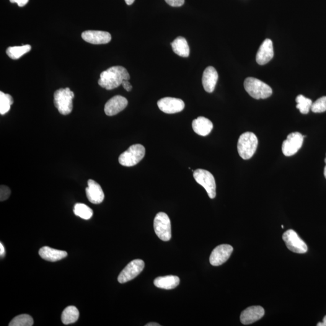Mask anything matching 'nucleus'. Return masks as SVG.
I'll list each match as a JSON object with an SVG mask.
<instances>
[{
  "instance_id": "34",
  "label": "nucleus",
  "mask_w": 326,
  "mask_h": 326,
  "mask_svg": "<svg viewBox=\"0 0 326 326\" xmlns=\"http://www.w3.org/2000/svg\"><path fill=\"white\" fill-rule=\"evenodd\" d=\"M5 254H6V252H5L4 246L1 242L0 243V256L1 258L4 257Z\"/></svg>"
},
{
  "instance_id": "33",
  "label": "nucleus",
  "mask_w": 326,
  "mask_h": 326,
  "mask_svg": "<svg viewBox=\"0 0 326 326\" xmlns=\"http://www.w3.org/2000/svg\"><path fill=\"white\" fill-rule=\"evenodd\" d=\"M12 3H17L20 7L24 6L27 4L28 0H10Z\"/></svg>"
},
{
  "instance_id": "23",
  "label": "nucleus",
  "mask_w": 326,
  "mask_h": 326,
  "mask_svg": "<svg viewBox=\"0 0 326 326\" xmlns=\"http://www.w3.org/2000/svg\"><path fill=\"white\" fill-rule=\"evenodd\" d=\"M79 312L77 307L70 306H68L64 310L62 314V322L64 325L72 324L76 322L79 319Z\"/></svg>"
},
{
  "instance_id": "25",
  "label": "nucleus",
  "mask_w": 326,
  "mask_h": 326,
  "mask_svg": "<svg viewBox=\"0 0 326 326\" xmlns=\"http://www.w3.org/2000/svg\"><path fill=\"white\" fill-rule=\"evenodd\" d=\"M75 215L85 220L92 218L93 215V210L84 204L77 203L75 204L73 210Z\"/></svg>"
},
{
  "instance_id": "8",
  "label": "nucleus",
  "mask_w": 326,
  "mask_h": 326,
  "mask_svg": "<svg viewBox=\"0 0 326 326\" xmlns=\"http://www.w3.org/2000/svg\"><path fill=\"white\" fill-rule=\"evenodd\" d=\"M283 240L287 248L292 252L304 254L307 252V246L293 230H287L283 234Z\"/></svg>"
},
{
  "instance_id": "36",
  "label": "nucleus",
  "mask_w": 326,
  "mask_h": 326,
  "mask_svg": "<svg viewBox=\"0 0 326 326\" xmlns=\"http://www.w3.org/2000/svg\"><path fill=\"white\" fill-rule=\"evenodd\" d=\"M145 326H160V325L157 323H147Z\"/></svg>"
},
{
  "instance_id": "2",
  "label": "nucleus",
  "mask_w": 326,
  "mask_h": 326,
  "mask_svg": "<svg viewBox=\"0 0 326 326\" xmlns=\"http://www.w3.org/2000/svg\"><path fill=\"white\" fill-rule=\"evenodd\" d=\"M258 146V139L255 134L247 132L240 136L237 142V151L244 160H249L255 154Z\"/></svg>"
},
{
  "instance_id": "1",
  "label": "nucleus",
  "mask_w": 326,
  "mask_h": 326,
  "mask_svg": "<svg viewBox=\"0 0 326 326\" xmlns=\"http://www.w3.org/2000/svg\"><path fill=\"white\" fill-rule=\"evenodd\" d=\"M130 79L129 72L121 66L111 67L100 74L98 83L101 87L107 90L116 89L122 84L124 80Z\"/></svg>"
},
{
  "instance_id": "29",
  "label": "nucleus",
  "mask_w": 326,
  "mask_h": 326,
  "mask_svg": "<svg viewBox=\"0 0 326 326\" xmlns=\"http://www.w3.org/2000/svg\"><path fill=\"white\" fill-rule=\"evenodd\" d=\"M313 113H322L326 111V96L320 97L312 103L311 109Z\"/></svg>"
},
{
  "instance_id": "12",
  "label": "nucleus",
  "mask_w": 326,
  "mask_h": 326,
  "mask_svg": "<svg viewBox=\"0 0 326 326\" xmlns=\"http://www.w3.org/2000/svg\"><path fill=\"white\" fill-rule=\"evenodd\" d=\"M158 107L163 113L175 114L181 112L185 107L183 101L177 98L164 97L158 101Z\"/></svg>"
},
{
  "instance_id": "17",
  "label": "nucleus",
  "mask_w": 326,
  "mask_h": 326,
  "mask_svg": "<svg viewBox=\"0 0 326 326\" xmlns=\"http://www.w3.org/2000/svg\"><path fill=\"white\" fill-rule=\"evenodd\" d=\"M274 57L273 44L270 39H266L263 41L262 45L256 54V61L263 66L270 62Z\"/></svg>"
},
{
  "instance_id": "26",
  "label": "nucleus",
  "mask_w": 326,
  "mask_h": 326,
  "mask_svg": "<svg viewBox=\"0 0 326 326\" xmlns=\"http://www.w3.org/2000/svg\"><path fill=\"white\" fill-rule=\"evenodd\" d=\"M297 103L296 108L299 109L303 115L309 113L312 105V101L303 95H299L296 99Z\"/></svg>"
},
{
  "instance_id": "14",
  "label": "nucleus",
  "mask_w": 326,
  "mask_h": 326,
  "mask_svg": "<svg viewBox=\"0 0 326 326\" xmlns=\"http://www.w3.org/2000/svg\"><path fill=\"white\" fill-rule=\"evenodd\" d=\"M265 315V310L262 306H253L247 308L240 314V322L244 325L253 324L262 318Z\"/></svg>"
},
{
  "instance_id": "22",
  "label": "nucleus",
  "mask_w": 326,
  "mask_h": 326,
  "mask_svg": "<svg viewBox=\"0 0 326 326\" xmlns=\"http://www.w3.org/2000/svg\"><path fill=\"white\" fill-rule=\"evenodd\" d=\"M173 51L177 55L184 58H187L190 54V48L188 45L187 41L182 36H179L175 39L171 43Z\"/></svg>"
},
{
  "instance_id": "15",
  "label": "nucleus",
  "mask_w": 326,
  "mask_h": 326,
  "mask_svg": "<svg viewBox=\"0 0 326 326\" xmlns=\"http://www.w3.org/2000/svg\"><path fill=\"white\" fill-rule=\"evenodd\" d=\"M128 100L121 95H116L109 100L105 106V113L108 116L117 115L128 106Z\"/></svg>"
},
{
  "instance_id": "38",
  "label": "nucleus",
  "mask_w": 326,
  "mask_h": 326,
  "mask_svg": "<svg viewBox=\"0 0 326 326\" xmlns=\"http://www.w3.org/2000/svg\"><path fill=\"white\" fill-rule=\"evenodd\" d=\"M325 162L326 163V166L325 167V169H324V175H325V178H326V159L325 160Z\"/></svg>"
},
{
  "instance_id": "20",
  "label": "nucleus",
  "mask_w": 326,
  "mask_h": 326,
  "mask_svg": "<svg viewBox=\"0 0 326 326\" xmlns=\"http://www.w3.org/2000/svg\"><path fill=\"white\" fill-rule=\"evenodd\" d=\"M39 255L41 258L49 262H57L67 256V253L65 251L53 249L49 247H44L39 251Z\"/></svg>"
},
{
  "instance_id": "7",
  "label": "nucleus",
  "mask_w": 326,
  "mask_h": 326,
  "mask_svg": "<svg viewBox=\"0 0 326 326\" xmlns=\"http://www.w3.org/2000/svg\"><path fill=\"white\" fill-rule=\"evenodd\" d=\"M193 177L196 183L205 188L210 198L216 197V185L213 175L208 170L198 169L193 172Z\"/></svg>"
},
{
  "instance_id": "28",
  "label": "nucleus",
  "mask_w": 326,
  "mask_h": 326,
  "mask_svg": "<svg viewBox=\"0 0 326 326\" xmlns=\"http://www.w3.org/2000/svg\"><path fill=\"white\" fill-rule=\"evenodd\" d=\"M33 320L32 317L27 314H22L15 317L9 323V326H32Z\"/></svg>"
},
{
  "instance_id": "16",
  "label": "nucleus",
  "mask_w": 326,
  "mask_h": 326,
  "mask_svg": "<svg viewBox=\"0 0 326 326\" xmlns=\"http://www.w3.org/2000/svg\"><path fill=\"white\" fill-rule=\"evenodd\" d=\"M85 190L87 198L90 203L99 204L104 200V192L101 186L95 181L93 180L88 181V187Z\"/></svg>"
},
{
  "instance_id": "30",
  "label": "nucleus",
  "mask_w": 326,
  "mask_h": 326,
  "mask_svg": "<svg viewBox=\"0 0 326 326\" xmlns=\"http://www.w3.org/2000/svg\"><path fill=\"white\" fill-rule=\"evenodd\" d=\"M11 194V191L10 188L6 186H1L0 188V201H4L7 200L9 198Z\"/></svg>"
},
{
  "instance_id": "18",
  "label": "nucleus",
  "mask_w": 326,
  "mask_h": 326,
  "mask_svg": "<svg viewBox=\"0 0 326 326\" xmlns=\"http://www.w3.org/2000/svg\"><path fill=\"white\" fill-rule=\"evenodd\" d=\"M217 80H218V74L216 69L213 67H208L204 71L203 79V87L206 92L211 93L215 89Z\"/></svg>"
},
{
  "instance_id": "37",
  "label": "nucleus",
  "mask_w": 326,
  "mask_h": 326,
  "mask_svg": "<svg viewBox=\"0 0 326 326\" xmlns=\"http://www.w3.org/2000/svg\"><path fill=\"white\" fill-rule=\"evenodd\" d=\"M126 3L128 5H131L134 3L135 0H125Z\"/></svg>"
},
{
  "instance_id": "6",
  "label": "nucleus",
  "mask_w": 326,
  "mask_h": 326,
  "mask_svg": "<svg viewBox=\"0 0 326 326\" xmlns=\"http://www.w3.org/2000/svg\"><path fill=\"white\" fill-rule=\"evenodd\" d=\"M155 233L163 241L167 242L171 239V223L167 214L160 212L155 216L154 222Z\"/></svg>"
},
{
  "instance_id": "35",
  "label": "nucleus",
  "mask_w": 326,
  "mask_h": 326,
  "mask_svg": "<svg viewBox=\"0 0 326 326\" xmlns=\"http://www.w3.org/2000/svg\"><path fill=\"white\" fill-rule=\"evenodd\" d=\"M318 326H326V315L323 318V323H318L317 324Z\"/></svg>"
},
{
  "instance_id": "32",
  "label": "nucleus",
  "mask_w": 326,
  "mask_h": 326,
  "mask_svg": "<svg viewBox=\"0 0 326 326\" xmlns=\"http://www.w3.org/2000/svg\"><path fill=\"white\" fill-rule=\"evenodd\" d=\"M121 85H122L124 89H125L127 92H131L132 89H133V86H132L130 82L128 81V80H124Z\"/></svg>"
},
{
  "instance_id": "13",
  "label": "nucleus",
  "mask_w": 326,
  "mask_h": 326,
  "mask_svg": "<svg viewBox=\"0 0 326 326\" xmlns=\"http://www.w3.org/2000/svg\"><path fill=\"white\" fill-rule=\"evenodd\" d=\"M83 40L93 45H105L110 42L111 35L104 31L87 30L82 33Z\"/></svg>"
},
{
  "instance_id": "10",
  "label": "nucleus",
  "mask_w": 326,
  "mask_h": 326,
  "mask_svg": "<svg viewBox=\"0 0 326 326\" xmlns=\"http://www.w3.org/2000/svg\"><path fill=\"white\" fill-rule=\"evenodd\" d=\"M304 137L299 133H292L287 137L282 144V152L286 157H291L297 153L303 143Z\"/></svg>"
},
{
  "instance_id": "39",
  "label": "nucleus",
  "mask_w": 326,
  "mask_h": 326,
  "mask_svg": "<svg viewBox=\"0 0 326 326\" xmlns=\"http://www.w3.org/2000/svg\"><path fill=\"white\" fill-rule=\"evenodd\" d=\"M281 228H282V229H284V226H281Z\"/></svg>"
},
{
  "instance_id": "19",
  "label": "nucleus",
  "mask_w": 326,
  "mask_h": 326,
  "mask_svg": "<svg viewBox=\"0 0 326 326\" xmlns=\"http://www.w3.org/2000/svg\"><path fill=\"white\" fill-rule=\"evenodd\" d=\"M192 128L196 134L204 137L208 136L211 133L213 125L209 119L199 117L193 121Z\"/></svg>"
},
{
  "instance_id": "27",
  "label": "nucleus",
  "mask_w": 326,
  "mask_h": 326,
  "mask_svg": "<svg viewBox=\"0 0 326 326\" xmlns=\"http://www.w3.org/2000/svg\"><path fill=\"white\" fill-rule=\"evenodd\" d=\"M14 103V100L10 94H5L3 92H0V114L4 115L8 113L10 107Z\"/></svg>"
},
{
  "instance_id": "24",
  "label": "nucleus",
  "mask_w": 326,
  "mask_h": 326,
  "mask_svg": "<svg viewBox=\"0 0 326 326\" xmlns=\"http://www.w3.org/2000/svg\"><path fill=\"white\" fill-rule=\"evenodd\" d=\"M30 45H24L22 46L10 47L7 49L6 53L9 58L16 60L21 58L25 53L29 52L31 50Z\"/></svg>"
},
{
  "instance_id": "31",
  "label": "nucleus",
  "mask_w": 326,
  "mask_h": 326,
  "mask_svg": "<svg viewBox=\"0 0 326 326\" xmlns=\"http://www.w3.org/2000/svg\"><path fill=\"white\" fill-rule=\"evenodd\" d=\"M165 1L172 7L182 6L185 3V0H165Z\"/></svg>"
},
{
  "instance_id": "11",
  "label": "nucleus",
  "mask_w": 326,
  "mask_h": 326,
  "mask_svg": "<svg viewBox=\"0 0 326 326\" xmlns=\"http://www.w3.org/2000/svg\"><path fill=\"white\" fill-rule=\"evenodd\" d=\"M233 251L232 246L222 244L217 246L210 256V263L212 266H217L226 263Z\"/></svg>"
},
{
  "instance_id": "3",
  "label": "nucleus",
  "mask_w": 326,
  "mask_h": 326,
  "mask_svg": "<svg viewBox=\"0 0 326 326\" xmlns=\"http://www.w3.org/2000/svg\"><path fill=\"white\" fill-rule=\"evenodd\" d=\"M244 88L251 96L257 100L266 99L273 94V90L268 85L254 77L245 80Z\"/></svg>"
},
{
  "instance_id": "4",
  "label": "nucleus",
  "mask_w": 326,
  "mask_h": 326,
  "mask_svg": "<svg viewBox=\"0 0 326 326\" xmlns=\"http://www.w3.org/2000/svg\"><path fill=\"white\" fill-rule=\"evenodd\" d=\"M74 97V93L69 88L56 91L54 94V103L59 113L66 116L71 113Z\"/></svg>"
},
{
  "instance_id": "5",
  "label": "nucleus",
  "mask_w": 326,
  "mask_h": 326,
  "mask_svg": "<svg viewBox=\"0 0 326 326\" xmlns=\"http://www.w3.org/2000/svg\"><path fill=\"white\" fill-rule=\"evenodd\" d=\"M144 147L143 145L136 144L132 145L118 158L119 163L123 166L132 167L136 165L143 160L145 155Z\"/></svg>"
},
{
  "instance_id": "9",
  "label": "nucleus",
  "mask_w": 326,
  "mask_h": 326,
  "mask_svg": "<svg viewBox=\"0 0 326 326\" xmlns=\"http://www.w3.org/2000/svg\"><path fill=\"white\" fill-rule=\"evenodd\" d=\"M144 268V262L140 259L131 261L123 269L118 277L119 283H125L135 279L140 274Z\"/></svg>"
},
{
  "instance_id": "21",
  "label": "nucleus",
  "mask_w": 326,
  "mask_h": 326,
  "mask_svg": "<svg viewBox=\"0 0 326 326\" xmlns=\"http://www.w3.org/2000/svg\"><path fill=\"white\" fill-rule=\"evenodd\" d=\"M180 278L175 276L159 277L155 279L154 285L163 289H173L177 288L180 284Z\"/></svg>"
}]
</instances>
